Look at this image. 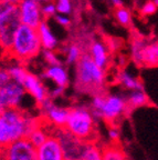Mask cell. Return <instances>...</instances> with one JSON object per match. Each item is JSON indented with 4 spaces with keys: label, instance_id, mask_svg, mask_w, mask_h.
Here are the masks:
<instances>
[{
    "label": "cell",
    "instance_id": "obj_1",
    "mask_svg": "<svg viewBox=\"0 0 158 160\" xmlns=\"http://www.w3.org/2000/svg\"><path fill=\"white\" fill-rule=\"evenodd\" d=\"M42 123L41 118L32 117L20 108H5L0 115V150L21 138Z\"/></svg>",
    "mask_w": 158,
    "mask_h": 160
},
{
    "label": "cell",
    "instance_id": "obj_2",
    "mask_svg": "<svg viewBox=\"0 0 158 160\" xmlns=\"http://www.w3.org/2000/svg\"><path fill=\"white\" fill-rule=\"evenodd\" d=\"M75 69V87L80 92L92 96L103 92L105 87V70L94 62L89 52L83 51Z\"/></svg>",
    "mask_w": 158,
    "mask_h": 160
},
{
    "label": "cell",
    "instance_id": "obj_3",
    "mask_svg": "<svg viewBox=\"0 0 158 160\" xmlns=\"http://www.w3.org/2000/svg\"><path fill=\"white\" fill-rule=\"evenodd\" d=\"M41 51L42 46L38 30L21 23L18 27L12 45L7 55H9L11 58H15L18 61L27 62L37 57Z\"/></svg>",
    "mask_w": 158,
    "mask_h": 160
},
{
    "label": "cell",
    "instance_id": "obj_4",
    "mask_svg": "<svg viewBox=\"0 0 158 160\" xmlns=\"http://www.w3.org/2000/svg\"><path fill=\"white\" fill-rule=\"evenodd\" d=\"M127 109L125 98L118 95H105L102 92L93 96L90 110L94 117L103 118L109 122H114L122 117Z\"/></svg>",
    "mask_w": 158,
    "mask_h": 160
},
{
    "label": "cell",
    "instance_id": "obj_5",
    "mask_svg": "<svg viewBox=\"0 0 158 160\" xmlns=\"http://www.w3.org/2000/svg\"><path fill=\"white\" fill-rule=\"evenodd\" d=\"M65 128L72 135L85 141H91L95 136V121L91 110L84 107L70 109Z\"/></svg>",
    "mask_w": 158,
    "mask_h": 160
},
{
    "label": "cell",
    "instance_id": "obj_6",
    "mask_svg": "<svg viewBox=\"0 0 158 160\" xmlns=\"http://www.w3.org/2000/svg\"><path fill=\"white\" fill-rule=\"evenodd\" d=\"M26 93L23 86L11 78L8 69L0 68V105L3 108H19Z\"/></svg>",
    "mask_w": 158,
    "mask_h": 160
},
{
    "label": "cell",
    "instance_id": "obj_7",
    "mask_svg": "<svg viewBox=\"0 0 158 160\" xmlns=\"http://www.w3.org/2000/svg\"><path fill=\"white\" fill-rule=\"evenodd\" d=\"M54 136L60 141L64 160H80L90 142L72 135L65 127L55 128Z\"/></svg>",
    "mask_w": 158,
    "mask_h": 160
},
{
    "label": "cell",
    "instance_id": "obj_8",
    "mask_svg": "<svg viewBox=\"0 0 158 160\" xmlns=\"http://www.w3.org/2000/svg\"><path fill=\"white\" fill-rule=\"evenodd\" d=\"M21 25L17 6L12 5L0 16V48L7 55L12 45L18 27Z\"/></svg>",
    "mask_w": 158,
    "mask_h": 160
},
{
    "label": "cell",
    "instance_id": "obj_9",
    "mask_svg": "<svg viewBox=\"0 0 158 160\" xmlns=\"http://www.w3.org/2000/svg\"><path fill=\"white\" fill-rule=\"evenodd\" d=\"M1 160H38L37 148L28 138H21L0 150Z\"/></svg>",
    "mask_w": 158,
    "mask_h": 160
},
{
    "label": "cell",
    "instance_id": "obj_10",
    "mask_svg": "<svg viewBox=\"0 0 158 160\" xmlns=\"http://www.w3.org/2000/svg\"><path fill=\"white\" fill-rule=\"evenodd\" d=\"M21 23L37 29L43 20L41 3L38 0H20L17 5Z\"/></svg>",
    "mask_w": 158,
    "mask_h": 160
},
{
    "label": "cell",
    "instance_id": "obj_11",
    "mask_svg": "<svg viewBox=\"0 0 158 160\" xmlns=\"http://www.w3.org/2000/svg\"><path fill=\"white\" fill-rule=\"evenodd\" d=\"M39 106L43 112V117H44L47 122L54 126L55 128L65 127L67 117H69V109L55 106L52 102L51 98H48L45 101H43Z\"/></svg>",
    "mask_w": 158,
    "mask_h": 160
},
{
    "label": "cell",
    "instance_id": "obj_12",
    "mask_svg": "<svg viewBox=\"0 0 158 160\" xmlns=\"http://www.w3.org/2000/svg\"><path fill=\"white\" fill-rule=\"evenodd\" d=\"M21 85L25 88L26 92L32 96V98L37 101L38 105H41L43 101H45L49 98V91L42 83L41 79L29 71L26 73Z\"/></svg>",
    "mask_w": 158,
    "mask_h": 160
},
{
    "label": "cell",
    "instance_id": "obj_13",
    "mask_svg": "<svg viewBox=\"0 0 158 160\" xmlns=\"http://www.w3.org/2000/svg\"><path fill=\"white\" fill-rule=\"evenodd\" d=\"M38 160H64L60 141L55 136H49L45 141L37 147Z\"/></svg>",
    "mask_w": 158,
    "mask_h": 160
},
{
    "label": "cell",
    "instance_id": "obj_14",
    "mask_svg": "<svg viewBox=\"0 0 158 160\" xmlns=\"http://www.w3.org/2000/svg\"><path fill=\"white\" fill-rule=\"evenodd\" d=\"M89 55L99 67L106 69L109 65V49L103 41L94 40L89 48Z\"/></svg>",
    "mask_w": 158,
    "mask_h": 160
},
{
    "label": "cell",
    "instance_id": "obj_15",
    "mask_svg": "<svg viewBox=\"0 0 158 160\" xmlns=\"http://www.w3.org/2000/svg\"><path fill=\"white\" fill-rule=\"evenodd\" d=\"M141 67L157 68L158 67V39L147 40L142 52Z\"/></svg>",
    "mask_w": 158,
    "mask_h": 160
},
{
    "label": "cell",
    "instance_id": "obj_16",
    "mask_svg": "<svg viewBox=\"0 0 158 160\" xmlns=\"http://www.w3.org/2000/svg\"><path fill=\"white\" fill-rule=\"evenodd\" d=\"M43 77L51 80L52 82H54L58 87H62V88H67V86L70 82L67 69L62 65L49 66L44 70Z\"/></svg>",
    "mask_w": 158,
    "mask_h": 160
},
{
    "label": "cell",
    "instance_id": "obj_17",
    "mask_svg": "<svg viewBox=\"0 0 158 160\" xmlns=\"http://www.w3.org/2000/svg\"><path fill=\"white\" fill-rule=\"evenodd\" d=\"M38 33H39L40 41H41L42 49L45 50H54L59 46V41L55 35L52 32L51 28L47 23V21L42 20L39 27L37 28Z\"/></svg>",
    "mask_w": 158,
    "mask_h": 160
},
{
    "label": "cell",
    "instance_id": "obj_18",
    "mask_svg": "<svg viewBox=\"0 0 158 160\" xmlns=\"http://www.w3.org/2000/svg\"><path fill=\"white\" fill-rule=\"evenodd\" d=\"M147 38L143 37L141 35H135L131 38V43H129V56L131 59L137 67H141L142 62V52H143V48L145 46Z\"/></svg>",
    "mask_w": 158,
    "mask_h": 160
},
{
    "label": "cell",
    "instance_id": "obj_19",
    "mask_svg": "<svg viewBox=\"0 0 158 160\" xmlns=\"http://www.w3.org/2000/svg\"><path fill=\"white\" fill-rule=\"evenodd\" d=\"M117 82L123 88L129 90V91L136 89H143V83L141 82V80L132 76L126 70L118 71V73H117Z\"/></svg>",
    "mask_w": 158,
    "mask_h": 160
},
{
    "label": "cell",
    "instance_id": "obj_20",
    "mask_svg": "<svg viewBox=\"0 0 158 160\" xmlns=\"http://www.w3.org/2000/svg\"><path fill=\"white\" fill-rule=\"evenodd\" d=\"M149 102V99L146 95V92L143 89L132 90L129 92L128 97L126 98V103L128 109H134V108H139L146 106Z\"/></svg>",
    "mask_w": 158,
    "mask_h": 160
},
{
    "label": "cell",
    "instance_id": "obj_21",
    "mask_svg": "<svg viewBox=\"0 0 158 160\" xmlns=\"http://www.w3.org/2000/svg\"><path fill=\"white\" fill-rule=\"evenodd\" d=\"M103 160H126L125 152L117 143L105 146L102 149Z\"/></svg>",
    "mask_w": 158,
    "mask_h": 160
},
{
    "label": "cell",
    "instance_id": "obj_22",
    "mask_svg": "<svg viewBox=\"0 0 158 160\" xmlns=\"http://www.w3.org/2000/svg\"><path fill=\"white\" fill-rule=\"evenodd\" d=\"M82 53H83V49L79 43H70L65 50V63L67 65H75L81 58Z\"/></svg>",
    "mask_w": 158,
    "mask_h": 160
},
{
    "label": "cell",
    "instance_id": "obj_23",
    "mask_svg": "<svg viewBox=\"0 0 158 160\" xmlns=\"http://www.w3.org/2000/svg\"><path fill=\"white\" fill-rule=\"evenodd\" d=\"M48 137H49V135H48L47 131L43 129V126H42V123H41V125L38 126L37 128H35V129L28 135L27 138L30 142L37 148V147H39L40 145H42V143L44 142L45 139H47Z\"/></svg>",
    "mask_w": 158,
    "mask_h": 160
},
{
    "label": "cell",
    "instance_id": "obj_24",
    "mask_svg": "<svg viewBox=\"0 0 158 160\" xmlns=\"http://www.w3.org/2000/svg\"><path fill=\"white\" fill-rule=\"evenodd\" d=\"M115 19L123 27H129L132 23V13L124 6L115 8Z\"/></svg>",
    "mask_w": 158,
    "mask_h": 160
},
{
    "label": "cell",
    "instance_id": "obj_25",
    "mask_svg": "<svg viewBox=\"0 0 158 160\" xmlns=\"http://www.w3.org/2000/svg\"><path fill=\"white\" fill-rule=\"evenodd\" d=\"M80 160H103L102 149L90 141Z\"/></svg>",
    "mask_w": 158,
    "mask_h": 160
},
{
    "label": "cell",
    "instance_id": "obj_26",
    "mask_svg": "<svg viewBox=\"0 0 158 160\" xmlns=\"http://www.w3.org/2000/svg\"><path fill=\"white\" fill-rule=\"evenodd\" d=\"M7 69H8L9 75L11 76V78L19 83L22 82L26 73L28 72V70L21 65H12V66H10L9 68H7Z\"/></svg>",
    "mask_w": 158,
    "mask_h": 160
},
{
    "label": "cell",
    "instance_id": "obj_27",
    "mask_svg": "<svg viewBox=\"0 0 158 160\" xmlns=\"http://www.w3.org/2000/svg\"><path fill=\"white\" fill-rule=\"evenodd\" d=\"M41 13L43 19L54 17V15L57 13V8H55V3L53 2V0L41 3Z\"/></svg>",
    "mask_w": 158,
    "mask_h": 160
},
{
    "label": "cell",
    "instance_id": "obj_28",
    "mask_svg": "<svg viewBox=\"0 0 158 160\" xmlns=\"http://www.w3.org/2000/svg\"><path fill=\"white\" fill-rule=\"evenodd\" d=\"M57 13L69 16L72 12V1L71 0H55Z\"/></svg>",
    "mask_w": 158,
    "mask_h": 160
},
{
    "label": "cell",
    "instance_id": "obj_29",
    "mask_svg": "<svg viewBox=\"0 0 158 160\" xmlns=\"http://www.w3.org/2000/svg\"><path fill=\"white\" fill-rule=\"evenodd\" d=\"M42 53H43V59L49 66H54V65H62L61 60L59 59L58 55L54 52V50H45L42 49Z\"/></svg>",
    "mask_w": 158,
    "mask_h": 160
},
{
    "label": "cell",
    "instance_id": "obj_30",
    "mask_svg": "<svg viewBox=\"0 0 158 160\" xmlns=\"http://www.w3.org/2000/svg\"><path fill=\"white\" fill-rule=\"evenodd\" d=\"M157 7L155 6V3L153 2V0H147L145 3L139 9V12L144 17H147V16H151L157 11Z\"/></svg>",
    "mask_w": 158,
    "mask_h": 160
},
{
    "label": "cell",
    "instance_id": "obj_31",
    "mask_svg": "<svg viewBox=\"0 0 158 160\" xmlns=\"http://www.w3.org/2000/svg\"><path fill=\"white\" fill-rule=\"evenodd\" d=\"M54 20L59 23L61 27L63 28H69L71 26V19L67 17V15H61V13H55L54 15Z\"/></svg>",
    "mask_w": 158,
    "mask_h": 160
},
{
    "label": "cell",
    "instance_id": "obj_32",
    "mask_svg": "<svg viewBox=\"0 0 158 160\" xmlns=\"http://www.w3.org/2000/svg\"><path fill=\"white\" fill-rule=\"evenodd\" d=\"M11 6H12V5H11V3H9V2H7L6 0H0V16L2 15V13H5L6 11H7V10L11 7Z\"/></svg>",
    "mask_w": 158,
    "mask_h": 160
},
{
    "label": "cell",
    "instance_id": "obj_33",
    "mask_svg": "<svg viewBox=\"0 0 158 160\" xmlns=\"http://www.w3.org/2000/svg\"><path fill=\"white\" fill-rule=\"evenodd\" d=\"M118 135H119L118 130H117L116 128H111V129L109 130V137L112 141H116V140L118 139Z\"/></svg>",
    "mask_w": 158,
    "mask_h": 160
},
{
    "label": "cell",
    "instance_id": "obj_34",
    "mask_svg": "<svg viewBox=\"0 0 158 160\" xmlns=\"http://www.w3.org/2000/svg\"><path fill=\"white\" fill-rule=\"evenodd\" d=\"M111 3L113 5L114 8H118V7H122L123 5V0H111Z\"/></svg>",
    "mask_w": 158,
    "mask_h": 160
},
{
    "label": "cell",
    "instance_id": "obj_35",
    "mask_svg": "<svg viewBox=\"0 0 158 160\" xmlns=\"http://www.w3.org/2000/svg\"><path fill=\"white\" fill-rule=\"evenodd\" d=\"M7 2H9V3H11V5H16L17 6L18 3H19V1L20 0H6Z\"/></svg>",
    "mask_w": 158,
    "mask_h": 160
},
{
    "label": "cell",
    "instance_id": "obj_36",
    "mask_svg": "<svg viewBox=\"0 0 158 160\" xmlns=\"http://www.w3.org/2000/svg\"><path fill=\"white\" fill-rule=\"evenodd\" d=\"M40 3H43V2H47V1H51V0H38Z\"/></svg>",
    "mask_w": 158,
    "mask_h": 160
},
{
    "label": "cell",
    "instance_id": "obj_37",
    "mask_svg": "<svg viewBox=\"0 0 158 160\" xmlns=\"http://www.w3.org/2000/svg\"><path fill=\"white\" fill-rule=\"evenodd\" d=\"M153 2L155 3V6L157 7V9H158V0H153Z\"/></svg>",
    "mask_w": 158,
    "mask_h": 160
},
{
    "label": "cell",
    "instance_id": "obj_38",
    "mask_svg": "<svg viewBox=\"0 0 158 160\" xmlns=\"http://www.w3.org/2000/svg\"><path fill=\"white\" fill-rule=\"evenodd\" d=\"M3 109H5V108L2 107V106L0 105V115H1V113H2V111H3Z\"/></svg>",
    "mask_w": 158,
    "mask_h": 160
}]
</instances>
